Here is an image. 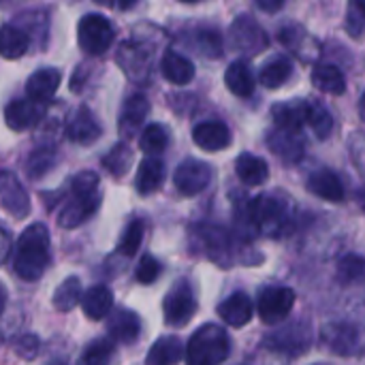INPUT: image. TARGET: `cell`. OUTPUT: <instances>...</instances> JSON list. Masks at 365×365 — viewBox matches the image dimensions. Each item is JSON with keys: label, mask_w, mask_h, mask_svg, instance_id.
<instances>
[{"label": "cell", "mask_w": 365, "mask_h": 365, "mask_svg": "<svg viewBox=\"0 0 365 365\" xmlns=\"http://www.w3.org/2000/svg\"><path fill=\"white\" fill-rule=\"evenodd\" d=\"M51 252H49V231L43 222H34L21 231L15 242L13 250V269L15 274L26 280L34 282L41 280L45 269L49 267Z\"/></svg>", "instance_id": "obj_1"}, {"label": "cell", "mask_w": 365, "mask_h": 365, "mask_svg": "<svg viewBox=\"0 0 365 365\" xmlns=\"http://www.w3.org/2000/svg\"><path fill=\"white\" fill-rule=\"evenodd\" d=\"M231 353V340L229 334L216 325L207 323L199 327L190 338L186 346V364L188 365H222Z\"/></svg>", "instance_id": "obj_2"}, {"label": "cell", "mask_w": 365, "mask_h": 365, "mask_svg": "<svg viewBox=\"0 0 365 365\" xmlns=\"http://www.w3.org/2000/svg\"><path fill=\"white\" fill-rule=\"evenodd\" d=\"M289 205L280 195H261L248 203V222L257 233L278 237L289 225Z\"/></svg>", "instance_id": "obj_3"}, {"label": "cell", "mask_w": 365, "mask_h": 365, "mask_svg": "<svg viewBox=\"0 0 365 365\" xmlns=\"http://www.w3.org/2000/svg\"><path fill=\"white\" fill-rule=\"evenodd\" d=\"M115 38L111 21L101 13H88L77 24V43L88 56H103Z\"/></svg>", "instance_id": "obj_4"}, {"label": "cell", "mask_w": 365, "mask_h": 365, "mask_svg": "<svg viewBox=\"0 0 365 365\" xmlns=\"http://www.w3.org/2000/svg\"><path fill=\"white\" fill-rule=\"evenodd\" d=\"M265 346L276 353H282V355L299 357L306 351H310V346H312V329L304 321L278 327L274 334H269L265 338Z\"/></svg>", "instance_id": "obj_5"}, {"label": "cell", "mask_w": 365, "mask_h": 365, "mask_svg": "<svg viewBox=\"0 0 365 365\" xmlns=\"http://www.w3.org/2000/svg\"><path fill=\"white\" fill-rule=\"evenodd\" d=\"M197 314V299L186 280H180L163 302V317L165 323L171 327H184Z\"/></svg>", "instance_id": "obj_6"}, {"label": "cell", "mask_w": 365, "mask_h": 365, "mask_svg": "<svg viewBox=\"0 0 365 365\" xmlns=\"http://www.w3.org/2000/svg\"><path fill=\"white\" fill-rule=\"evenodd\" d=\"M295 306V291L289 287H269L257 299V314L265 325H280Z\"/></svg>", "instance_id": "obj_7"}, {"label": "cell", "mask_w": 365, "mask_h": 365, "mask_svg": "<svg viewBox=\"0 0 365 365\" xmlns=\"http://www.w3.org/2000/svg\"><path fill=\"white\" fill-rule=\"evenodd\" d=\"M229 38L235 49H240L248 56H259L261 51H265L269 47V36L250 15L235 17V21L231 24V30H229Z\"/></svg>", "instance_id": "obj_8"}, {"label": "cell", "mask_w": 365, "mask_h": 365, "mask_svg": "<svg viewBox=\"0 0 365 365\" xmlns=\"http://www.w3.org/2000/svg\"><path fill=\"white\" fill-rule=\"evenodd\" d=\"M101 205V190L96 192H75L71 190V199L62 205L58 214V225L62 229H75L90 220Z\"/></svg>", "instance_id": "obj_9"}, {"label": "cell", "mask_w": 365, "mask_h": 365, "mask_svg": "<svg viewBox=\"0 0 365 365\" xmlns=\"http://www.w3.org/2000/svg\"><path fill=\"white\" fill-rule=\"evenodd\" d=\"M115 62L124 68L126 77L133 81H148L152 73V49L137 43V41H126L122 43Z\"/></svg>", "instance_id": "obj_10"}, {"label": "cell", "mask_w": 365, "mask_h": 365, "mask_svg": "<svg viewBox=\"0 0 365 365\" xmlns=\"http://www.w3.org/2000/svg\"><path fill=\"white\" fill-rule=\"evenodd\" d=\"M210 182H212V167L195 158L184 160L173 173V184L184 197H195L203 192L210 186Z\"/></svg>", "instance_id": "obj_11"}, {"label": "cell", "mask_w": 365, "mask_h": 365, "mask_svg": "<svg viewBox=\"0 0 365 365\" xmlns=\"http://www.w3.org/2000/svg\"><path fill=\"white\" fill-rule=\"evenodd\" d=\"M0 203L6 214H11L17 220H24L30 216V199L26 188L19 184L17 175L11 171H2L0 175Z\"/></svg>", "instance_id": "obj_12"}, {"label": "cell", "mask_w": 365, "mask_h": 365, "mask_svg": "<svg viewBox=\"0 0 365 365\" xmlns=\"http://www.w3.org/2000/svg\"><path fill=\"white\" fill-rule=\"evenodd\" d=\"M103 135V128L90 107L81 105L66 122V139L77 145H92Z\"/></svg>", "instance_id": "obj_13"}, {"label": "cell", "mask_w": 365, "mask_h": 365, "mask_svg": "<svg viewBox=\"0 0 365 365\" xmlns=\"http://www.w3.org/2000/svg\"><path fill=\"white\" fill-rule=\"evenodd\" d=\"M45 115V105L32 98H15L4 107V122L11 130H28L41 122Z\"/></svg>", "instance_id": "obj_14"}, {"label": "cell", "mask_w": 365, "mask_h": 365, "mask_svg": "<svg viewBox=\"0 0 365 365\" xmlns=\"http://www.w3.org/2000/svg\"><path fill=\"white\" fill-rule=\"evenodd\" d=\"M150 113V103L143 94H133L124 101L122 111L118 115V133L128 141L133 139L139 128L143 126L145 118Z\"/></svg>", "instance_id": "obj_15"}, {"label": "cell", "mask_w": 365, "mask_h": 365, "mask_svg": "<svg viewBox=\"0 0 365 365\" xmlns=\"http://www.w3.org/2000/svg\"><path fill=\"white\" fill-rule=\"evenodd\" d=\"M192 141L203 152H220L231 145V130L225 122L207 120L192 128Z\"/></svg>", "instance_id": "obj_16"}, {"label": "cell", "mask_w": 365, "mask_h": 365, "mask_svg": "<svg viewBox=\"0 0 365 365\" xmlns=\"http://www.w3.org/2000/svg\"><path fill=\"white\" fill-rule=\"evenodd\" d=\"M60 81H62V73L58 68H51V66H43L38 71H34L28 81H26V94L28 98L45 105L47 101H51V96L58 92L60 88Z\"/></svg>", "instance_id": "obj_17"}, {"label": "cell", "mask_w": 365, "mask_h": 365, "mask_svg": "<svg viewBox=\"0 0 365 365\" xmlns=\"http://www.w3.org/2000/svg\"><path fill=\"white\" fill-rule=\"evenodd\" d=\"M267 148L278 156L282 158L284 163H299L302 156H304V141L299 137V133H293V130H284V128H274L267 139H265Z\"/></svg>", "instance_id": "obj_18"}, {"label": "cell", "mask_w": 365, "mask_h": 365, "mask_svg": "<svg viewBox=\"0 0 365 365\" xmlns=\"http://www.w3.org/2000/svg\"><path fill=\"white\" fill-rule=\"evenodd\" d=\"M107 331H109L111 340H115L120 344H133L141 334V321L133 310L118 308L107 319Z\"/></svg>", "instance_id": "obj_19"}, {"label": "cell", "mask_w": 365, "mask_h": 365, "mask_svg": "<svg viewBox=\"0 0 365 365\" xmlns=\"http://www.w3.org/2000/svg\"><path fill=\"white\" fill-rule=\"evenodd\" d=\"M252 314H255V306L246 293H233L218 306V317L229 327H235V329L248 325L252 321Z\"/></svg>", "instance_id": "obj_20"}, {"label": "cell", "mask_w": 365, "mask_h": 365, "mask_svg": "<svg viewBox=\"0 0 365 365\" xmlns=\"http://www.w3.org/2000/svg\"><path fill=\"white\" fill-rule=\"evenodd\" d=\"M306 186H308V190H310L312 195H317L319 199L331 201V203H342L344 197H346V195H344V184H342V180H340L334 171H329V169H319V171H314V173L308 178Z\"/></svg>", "instance_id": "obj_21"}, {"label": "cell", "mask_w": 365, "mask_h": 365, "mask_svg": "<svg viewBox=\"0 0 365 365\" xmlns=\"http://www.w3.org/2000/svg\"><path fill=\"white\" fill-rule=\"evenodd\" d=\"M323 342L336 353V355H355L359 351V334L351 325H327L323 329Z\"/></svg>", "instance_id": "obj_22"}, {"label": "cell", "mask_w": 365, "mask_h": 365, "mask_svg": "<svg viewBox=\"0 0 365 365\" xmlns=\"http://www.w3.org/2000/svg\"><path fill=\"white\" fill-rule=\"evenodd\" d=\"M165 182V163L160 158H143L137 167V178H135V188L141 197H148L156 192Z\"/></svg>", "instance_id": "obj_23"}, {"label": "cell", "mask_w": 365, "mask_h": 365, "mask_svg": "<svg viewBox=\"0 0 365 365\" xmlns=\"http://www.w3.org/2000/svg\"><path fill=\"white\" fill-rule=\"evenodd\" d=\"M160 71H163V77L171 81L173 86H186L195 79V64L186 56L173 49L165 51L160 60Z\"/></svg>", "instance_id": "obj_24"}, {"label": "cell", "mask_w": 365, "mask_h": 365, "mask_svg": "<svg viewBox=\"0 0 365 365\" xmlns=\"http://www.w3.org/2000/svg\"><path fill=\"white\" fill-rule=\"evenodd\" d=\"M111 308H113V293L103 284L88 289L81 299V310L90 321H103L105 317L111 314Z\"/></svg>", "instance_id": "obj_25"}, {"label": "cell", "mask_w": 365, "mask_h": 365, "mask_svg": "<svg viewBox=\"0 0 365 365\" xmlns=\"http://www.w3.org/2000/svg\"><path fill=\"white\" fill-rule=\"evenodd\" d=\"M186 357V349L180 338H158L148 351V365H178Z\"/></svg>", "instance_id": "obj_26"}, {"label": "cell", "mask_w": 365, "mask_h": 365, "mask_svg": "<svg viewBox=\"0 0 365 365\" xmlns=\"http://www.w3.org/2000/svg\"><path fill=\"white\" fill-rule=\"evenodd\" d=\"M225 83L235 96L248 98L255 92V75L250 71V64L246 60L231 62L229 68L225 71Z\"/></svg>", "instance_id": "obj_27"}, {"label": "cell", "mask_w": 365, "mask_h": 365, "mask_svg": "<svg viewBox=\"0 0 365 365\" xmlns=\"http://www.w3.org/2000/svg\"><path fill=\"white\" fill-rule=\"evenodd\" d=\"M312 83L331 96H342L346 92V77L334 64H317L312 71Z\"/></svg>", "instance_id": "obj_28"}, {"label": "cell", "mask_w": 365, "mask_h": 365, "mask_svg": "<svg viewBox=\"0 0 365 365\" xmlns=\"http://www.w3.org/2000/svg\"><path fill=\"white\" fill-rule=\"evenodd\" d=\"M272 118L276 128L299 133L306 124V103H278L272 107Z\"/></svg>", "instance_id": "obj_29"}, {"label": "cell", "mask_w": 365, "mask_h": 365, "mask_svg": "<svg viewBox=\"0 0 365 365\" xmlns=\"http://www.w3.org/2000/svg\"><path fill=\"white\" fill-rule=\"evenodd\" d=\"M235 171H237V178L248 186H263L269 178L267 163L255 154H242L235 160Z\"/></svg>", "instance_id": "obj_30"}, {"label": "cell", "mask_w": 365, "mask_h": 365, "mask_svg": "<svg viewBox=\"0 0 365 365\" xmlns=\"http://www.w3.org/2000/svg\"><path fill=\"white\" fill-rule=\"evenodd\" d=\"M30 47V36L17 24H4L0 30V49L6 60L21 58Z\"/></svg>", "instance_id": "obj_31"}, {"label": "cell", "mask_w": 365, "mask_h": 365, "mask_svg": "<svg viewBox=\"0 0 365 365\" xmlns=\"http://www.w3.org/2000/svg\"><path fill=\"white\" fill-rule=\"evenodd\" d=\"M58 163V152L51 145H43L30 152V156L24 163V171L30 180H41L45 178Z\"/></svg>", "instance_id": "obj_32"}, {"label": "cell", "mask_w": 365, "mask_h": 365, "mask_svg": "<svg viewBox=\"0 0 365 365\" xmlns=\"http://www.w3.org/2000/svg\"><path fill=\"white\" fill-rule=\"evenodd\" d=\"M306 103V124L319 139H327L334 130V118L325 105L319 101H304Z\"/></svg>", "instance_id": "obj_33"}, {"label": "cell", "mask_w": 365, "mask_h": 365, "mask_svg": "<svg viewBox=\"0 0 365 365\" xmlns=\"http://www.w3.org/2000/svg\"><path fill=\"white\" fill-rule=\"evenodd\" d=\"M291 73H293V64L289 58H274L267 64H263L259 73V81L267 90H276L291 77Z\"/></svg>", "instance_id": "obj_34"}, {"label": "cell", "mask_w": 365, "mask_h": 365, "mask_svg": "<svg viewBox=\"0 0 365 365\" xmlns=\"http://www.w3.org/2000/svg\"><path fill=\"white\" fill-rule=\"evenodd\" d=\"M133 150L128 148V143H115L105 156H103V167L109 171L111 178H124L126 171L133 167Z\"/></svg>", "instance_id": "obj_35"}, {"label": "cell", "mask_w": 365, "mask_h": 365, "mask_svg": "<svg viewBox=\"0 0 365 365\" xmlns=\"http://www.w3.org/2000/svg\"><path fill=\"white\" fill-rule=\"evenodd\" d=\"M201 231H203V242L212 259L220 265H229L227 259H231V240L227 237V233L216 227H203Z\"/></svg>", "instance_id": "obj_36"}, {"label": "cell", "mask_w": 365, "mask_h": 365, "mask_svg": "<svg viewBox=\"0 0 365 365\" xmlns=\"http://www.w3.org/2000/svg\"><path fill=\"white\" fill-rule=\"evenodd\" d=\"M81 282L79 278L71 276L66 278L53 293V308L60 310V312H68L71 308H75L83 297H81Z\"/></svg>", "instance_id": "obj_37"}, {"label": "cell", "mask_w": 365, "mask_h": 365, "mask_svg": "<svg viewBox=\"0 0 365 365\" xmlns=\"http://www.w3.org/2000/svg\"><path fill=\"white\" fill-rule=\"evenodd\" d=\"M167 143H169V135H167L165 126H160V124L145 126L139 137V148L152 158H156V154H163L167 150Z\"/></svg>", "instance_id": "obj_38"}, {"label": "cell", "mask_w": 365, "mask_h": 365, "mask_svg": "<svg viewBox=\"0 0 365 365\" xmlns=\"http://www.w3.org/2000/svg\"><path fill=\"white\" fill-rule=\"evenodd\" d=\"M143 235H145V225L143 220L135 218L126 225L122 237H120V244H118V250L124 255V257H135L141 248V242H143Z\"/></svg>", "instance_id": "obj_39"}, {"label": "cell", "mask_w": 365, "mask_h": 365, "mask_svg": "<svg viewBox=\"0 0 365 365\" xmlns=\"http://www.w3.org/2000/svg\"><path fill=\"white\" fill-rule=\"evenodd\" d=\"M195 38H197V49L199 53L207 56V58H220L222 56V36L216 28H199L195 32Z\"/></svg>", "instance_id": "obj_40"}, {"label": "cell", "mask_w": 365, "mask_h": 365, "mask_svg": "<svg viewBox=\"0 0 365 365\" xmlns=\"http://www.w3.org/2000/svg\"><path fill=\"white\" fill-rule=\"evenodd\" d=\"M115 346L109 340H94L81 357V365H109L113 359Z\"/></svg>", "instance_id": "obj_41"}, {"label": "cell", "mask_w": 365, "mask_h": 365, "mask_svg": "<svg viewBox=\"0 0 365 365\" xmlns=\"http://www.w3.org/2000/svg\"><path fill=\"white\" fill-rule=\"evenodd\" d=\"M346 32L351 38H364L365 36V2H349L346 6Z\"/></svg>", "instance_id": "obj_42"}, {"label": "cell", "mask_w": 365, "mask_h": 365, "mask_svg": "<svg viewBox=\"0 0 365 365\" xmlns=\"http://www.w3.org/2000/svg\"><path fill=\"white\" fill-rule=\"evenodd\" d=\"M338 272L344 282H365V259L359 255H346L342 257Z\"/></svg>", "instance_id": "obj_43"}, {"label": "cell", "mask_w": 365, "mask_h": 365, "mask_svg": "<svg viewBox=\"0 0 365 365\" xmlns=\"http://www.w3.org/2000/svg\"><path fill=\"white\" fill-rule=\"evenodd\" d=\"M160 263L152 257V255H143L141 257V261H139V265H137V282H141V284H152V282H156L158 280V276H160Z\"/></svg>", "instance_id": "obj_44"}, {"label": "cell", "mask_w": 365, "mask_h": 365, "mask_svg": "<svg viewBox=\"0 0 365 365\" xmlns=\"http://www.w3.org/2000/svg\"><path fill=\"white\" fill-rule=\"evenodd\" d=\"M38 349H41V342L36 336L32 334H24L15 340V353L21 357V359H34L38 355Z\"/></svg>", "instance_id": "obj_45"}, {"label": "cell", "mask_w": 365, "mask_h": 365, "mask_svg": "<svg viewBox=\"0 0 365 365\" xmlns=\"http://www.w3.org/2000/svg\"><path fill=\"white\" fill-rule=\"evenodd\" d=\"M257 6L265 13H276L284 6V2L282 0H257Z\"/></svg>", "instance_id": "obj_46"}, {"label": "cell", "mask_w": 365, "mask_h": 365, "mask_svg": "<svg viewBox=\"0 0 365 365\" xmlns=\"http://www.w3.org/2000/svg\"><path fill=\"white\" fill-rule=\"evenodd\" d=\"M11 257V233L6 229H2V250H0V259L2 263H6Z\"/></svg>", "instance_id": "obj_47"}, {"label": "cell", "mask_w": 365, "mask_h": 365, "mask_svg": "<svg viewBox=\"0 0 365 365\" xmlns=\"http://www.w3.org/2000/svg\"><path fill=\"white\" fill-rule=\"evenodd\" d=\"M83 68H86V66H79V68L75 71V77H79V75H86V71H83ZM71 86H73V92H77V94L81 92V86H79V79H73V81H71Z\"/></svg>", "instance_id": "obj_48"}, {"label": "cell", "mask_w": 365, "mask_h": 365, "mask_svg": "<svg viewBox=\"0 0 365 365\" xmlns=\"http://www.w3.org/2000/svg\"><path fill=\"white\" fill-rule=\"evenodd\" d=\"M357 201H359V207L364 210V214H365V186L357 192Z\"/></svg>", "instance_id": "obj_49"}, {"label": "cell", "mask_w": 365, "mask_h": 365, "mask_svg": "<svg viewBox=\"0 0 365 365\" xmlns=\"http://www.w3.org/2000/svg\"><path fill=\"white\" fill-rule=\"evenodd\" d=\"M359 111H361V118L365 120V92L364 96H361V101H359Z\"/></svg>", "instance_id": "obj_50"}, {"label": "cell", "mask_w": 365, "mask_h": 365, "mask_svg": "<svg viewBox=\"0 0 365 365\" xmlns=\"http://www.w3.org/2000/svg\"><path fill=\"white\" fill-rule=\"evenodd\" d=\"M56 365H66V364H56Z\"/></svg>", "instance_id": "obj_51"}, {"label": "cell", "mask_w": 365, "mask_h": 365, "mask_svg": "<svg viewBox=\"0 0 365 365\" xmlns=\"http://www.w3.org/2000/svg\"><path fill=\"white\" fill-rule=\"evenodd\" d=\"M314 365H323V364H314Z\"/></svg>", "instance_id": "obj_52"}]
</instances>
